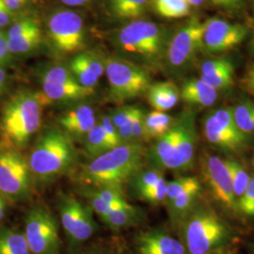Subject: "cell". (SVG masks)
<instances>
[{"instance_id": "obj_52", "label": "cell", "mask_w": 254, "mask_h": 254, "mask_svg": "<svg viewBox=\"0 0 254 254\" xmlns=\"http://www.w3.org/2000/svg\"><path fill=\"white\" fill-rule=\"evenodd\" d=\"M4 37H6V35L4 34V32H3V31H1V30H0V41H1Z\"/></svg>"}, {"instance_id": "obj_12", "label": "cell", "mask_w": 254, "mask_h": 254, "mask_svg": "<svg viewBox=\"0 0 254 254\" xmlns=\"http://www.w3.org/2000/svg\"><path fill=\"white\" fill-rule=\"evenodd\" d=\"M40 80L42 91L39 93L45 107L53 103L81 102L94 94V90L82 87L68 66L62 64L45 68L40 74Z\"/></svg>"}, {"instance_id": "obj_30", "label": "cell", "mask_w": 254, "mask_h": 254, "mask_svg": "<svg viewBox=\"0 0 254 254\" xmlns=\"http://www.w3.org/2000/svg\"><path fill=\"white\" fill-rule=\"evenodd\" d=\"M7 37V36H6ZM9 52L11 55L27 54L34 50L42 42L41 27L30 31L22 33L17 36L7 37Z\"/></svg>"}, {"instance_id": "obj_47", "label": "cell", "mask_w": 254, "mask_h": 254, "mask_svg": "<svg viewBox=\"0 0 254 254\" xmlns=\"http://www.w3.org/2000/svg\"><path fill=\"white\" fill-rule=\"evenodd\" d=\"M211 254H237V249L234 245L221 248Z\"/></svg>"}, {"instance_id": "obj_41", "label": "cell", "mask_w": 254, "mask_h": 254, "mask_svg": "<svg viewBox=\"0 0 254 254\" xmlns=\"http://www.w3.org/2000/svg\"><path fill=\"white\" fill-rule=\"evenodd\" d=\"M71 254H118L117 252L108 245L97 244V245L91 246L87 249L80 250V251H73Z\"/></svg>"}, {"instance_id": "obj_15", "label": "cell", "mask_w": 254, "mask_h": 254, "mask_svg": "<svg viewBox=\"0 0 254 254\" xmlns=\"http://www.w3.org/2000/svg\"><path fill=\"white\" fill-rule=\"evenodd\" d=\"M249 28L225 19L213 17L203 22L202 52L208 55L222 54L245 41Z\"/></svg>"}, {"instance_id": "obj_29", "label": "cell", "mask_w": 254, "mask_h": 254, "mask_svg": "<svg viewBox=\"0 0 254 254\" xmlns=\"http://www.w3.org/2000/svg\"><path fill=\"white\" fill-rule=\"evenodd\" d=\"M236 127L246 136H254V103L249 99L238 101L232 107Z\"/></svg>"}, {"instance_id": "obj_35", "label": "cell", "mask_w": 254, "mask_h": 254, "mask_svg": "<svg viewBox=\"0 0 254 254\" xmlns=\"http://www.w3.org/2000/svg\"><path fill=\"white\" fill-rule=\"evenodd\" d=\"M165 178L163 172L152 169L149 167L140 169L137 173L130 179L129 186L130 189L136 194V192L144 190L148 187L154 186L157 182Z\"/></svg>"}, {"instance_id": "obj_40", "label": "cell", "mask_w": 254, "mask_h": 254, "mask_svg": "<svg viewBox=\"0 0 254 254\" xmlns=\"http://www.w3.org/2000/svg\"><path fill=\"white\" fill-rule=\"evenodd\" d=\"M99 119L101 126L103 127V130L106 134L107 138L109 139L110 145L112 148H116L120 145H123L121 143L120 137H119L118 129L113 125L111 118L109 115H103Z\"/></svg>"}, {"instance_id": "obj_37", "label": "cell", "mask_w": 254, "mask_h": 254, "mask_svg": "<svg viewBox=\"0 0 254 254\" xmlns=\"http://www.w3.org/2000/svg\"><path fill=\"white\" fill-rule=\"evenodd\" d=\"M239 217L254 220V175L238 202Z\"/></svg>"}, {"instance_id": "obj_19", "label": "cell", "mask_w": 254, "mask_h": 254, "mask_svg": "<svg viewBox=\"0 0 254 254\" xmlns=\"http://www.w3.org/2000/svg\"><path fill=\"white\" fill-rule=\"evenodd\" d=\"M200 78L218 92L234 85L235 66L226 58L211 59L200 66Z\"/></svg>"}, {"instance_id": "obj_17", "label": "cell", "mask_w": 254, "mask_h": 254, "mask_svg": "<svg viewBox=\"0 0 254 254\" xmlns=\"http://www.w3.org/2000/svg\"><path fill=\"white\" fill-rule=\"evenodd\" d=\"M135 249L136 254H187L181 240L162 226L138 233Z\"/></svg>"}, {"instance_id": "obj_48", "label": "cell", "mask_w": 254, "mask_h": 254, "mask_svg": "<svg viewBox=\"0 0 254 254\" xmlns=\"http://www.w3.org/2000/svg\"><path fill=\"white\" fill-rule=\"evenodd\" d=\"M248 85L254 94V64L248 73Z\"/></svg>"}, {"instance_id": "obj_24", "label": "cell", "mask_w": 254, "mask_h": 254, "mask_svg": "<svg viewBox=\"0 0 254 254\" xmlns=\"http://www.w3.org/2000/svg\"><path fill=\"white\" fill-rule=\"evenodd\" d=\"M153 0H106L111 17L118 20H136L144 14Z\"/></svg>"}, {"instance_id": "obj_53", "label": "cell", "mask_w": 254, "mask_h": 254, "mask_svg": "<svg viewBox=\"0 0 254 254\" xmlns=\"http://www.w3.org/2000/svg\"><path fill=\"white\" fill-rule=\"evenodd\" d=\"M251 253H252V254H254V245L251 249Z\"/></svg>"}, {"instance_id": "obj_33", "label": "cell", "mask_w": 254, "mask_h": 254, "mask_svg": "<svg viewBox=\"0 0 254 254\" xmlns=\"http://www.w3.org/2000/svg\"><path fill=\"white\" fill-rule=\"evenodd\" d=\"M93 194L104 200L109 206L110 210L125 206L129 202L127 201L126 194L123 190L122 187L114 186H101V187H92L87 186Z\"/></svg>"}, {"instance_id": "obj_39", "label": "cell", "mask_w": 254, "mask_h": 254, "mask_svg": "<svg viewBox=\"0 0 254 254\" xmlns=\"http://www.w3.org/2000/svg\"><path fill=\"white\" fill-rule=\"evenodd\" d=\"M37 27H40V24L37 19L33 18V17H25V18L19 20L9 27V31L6 36L8 38L17 36L22 33L35 29Z\"/></svg>"}, {"instance_id": "obj_5", "label": "cell", "mask_w": 254, "mask_h": 254, "mask_svg": "<svg viewBox=\"0 0 254 254\" xmlns=\"http://www.w3.org/2000/svg\"><path fill=\"white\" fill-rule=\"evenodd\" d=\"M168 41L166 27L144 19L127 23L114 35L122 54L148 65H156L164 58Z\"/></svg>"}, {"instance_id": "obj_23", "label": "cell", "mask_w": 254, "mask_h": 254, "mask_svg": "<svg viewBox=\"0 0 254 254\" xmlns=\"http://www.w3.org/2000/svg\"><path fill=\"white\" fill-rule=\"evenodd\" d=\"M202 190H197L187 192L165 204L171 225L175 231L185 218L190 213L191 210L202 199Z\"/></svg>"}, {"instance_id": "obj_51", "label": "cell", "mask_w": 254, "mask_h": 254, "mask_svg": "<svg viewBox=\"0 0 254 254\" xmlns=\"http://www.w3.org/2000/svg\"><path fill=\"white\" fill-rule=\"evenodd\" d=\"M214 5L223 8V0H210Z\"/></svg>"}, {"instance_id": "obj_25", "label": "cell", "mask_w": 254, "mask_h": 254, "mask_svg": "<svg viewBox=\"0 0 254 254\" xmlns=\"http://www.w3.org/2000/svg\"><path fill=\"white\" fill-rule=\"evenodd\" d=\"M175 118L166 112L157 110L145 113L144 116V139L154 141L164 136L174 125Z\"/></svg>"}, {"instance_id": "obj_8", "label": "cell", "mask_w": 254, "mask_h": 254, "mask_svg": "<svg viewBox=\"0 0 254 254\" xmlns=\"http://www.w3.org/2000/svg\"><path fill=\"white\" fill-rule=\"evenodd\" d=\"M33 182L27 157L15 147L1 141L0 195L10 201L28 200Z\"/></svg>"}, {"instance_id": "obj_28", "label": "cell", "mask_w": 254, "mask_h": 254, "mask_svg": "<svg viewBox=\"0 0 254 254\" xmlns=\"http://www.w3.org/2000/svg\"><path fill=\"white\" fill-rule=\"evenodd\" d=\"M227 166L228 171L231 176L233 190L235 194L237 207L238 202L244 194L250 181H251V173H249L247 167L239 160H237L234 156H228L224 158Z\"/></svg>"}, {"instance_id": "obj_10", "label": "cell", "mask_w": 254, "mask_h": 254, "mask_svg": "<svg viewBox=\"0 0 254 254\" xmlns=\"http://www.w3.org/2000/svg\"><path fill=\"white\" fill-rule=\"evenodd\" d=\"M46 33L55 52L70 56L85 46V23L81 14L68 9H55L46 21Z\"/></svg>"}, {"instance_id": "obj_7", "label": "cell", "mask_w": 254, "mask_h": 254, "mask_svg": "<svg viewBox=\"0 0 254 254\" xmlns=\"http://www.w3.org/2000/svg\"><path fill=\"white\" fill-rule=\"evenodd\" d=\"M202 135L209 145L215 150L236 156L245 153L252 142L236 127L232 108L213 109L202 119Z\"/></svg>"}, {"instance_id": "obj_11", "label": "cell", "mask_w": 254, "mask_h": 254, "mask_svg": "<svg viewBox=\"0 0 254 254\" xmlns=\"http://www.w3.org/2000/svg\"><path fill=\"white\" fill-rule=\"evenodd\" d=\"M57 208L68 243L73 250L90 240L98 230L93 210L75 196L66 193L60 195Z\"/></svg>"}, {"instance_id": "obj_21", "label": "cell", "mask_w": 254, "mask_h": 254, "mask_svg": "<svg viewBox=\"0 0 254 254\" xmlns=\"http://www.w3.org/2000/svg\"><path fill=\"white\" fill-rule=\"evenodd\" d=\"M146 94L151 107L161 112L175 108L181 99L179 88L171 81L152 83Z\"/></svg>"}, {"instance_id": "obj_34", "label": "cell", "mask_w": 254, "mask_h": 254, "mask_svg": "<svg viewBox=\"0 0 254 254\" xmlns=\"http://www.w3.org/2000/svg\"><path fill=\"white\" fill-rule=\"evenodd\" d=\"M92 116H95L94 109L88 104H80L63 113L59 117L58 123L60 128L64 131L73 125H76Z\"/></svg>"}, {"instance_id": "obj_44", "label": "cell", "mask_w": 254, "mask_h": 254, "mask_svg": "<svg viewBox=\"0 0 254 254\" xmlns=\"http://www.w3.org/2000/svg\"><path fill=\"white\" fill-rule=\"evenodd\" d=\"M7 8L13 13L20 9H24L27 6L29 0H2Z\"/></svg>"}, {"instance_id": "obj_6", "label": "cell", "mask_w": 254, "mask_h": 254, "mask_svg": "<svg viewBox=\"0 0 254 254\" xmlns=\"http://www.w3.org/2000/svg\"><path fill=\"white\" fill-rule=\"evenodd\" d=\"M104 62L110 100L123 103L147 93L152 78L144 67L121 57H109Z\"/></svg>"}, {"instance_id": "obj_27", "label": "cell", "mask_w": 254, "mask_h": 254, "mask_svg": "<svg viewBox=\"0 0 254 254\" xmlns=\"http://www.w3.org/2000/svg\"><path fill=\"white\" fill-rule=\"evenodd\" d=\"M82 143L84 153L90 160L109 152L111 149H114L110 145L109 139L106 136L99 119L97 124L91 128V131L84 137Z\"/></svg>"}, {"instance_id": "obj_42", "label": "cell", "mask_w": 254, "mask_h": 254, "mask_svg": "<svg viewBox=\"0 0 254 254\" xmlns=\"http://www.w3.org/2000/svg\"><path fill=\"white\" fill-rule=\"evenodd\" d=\"M10 56L11 53L9 52L7 37H4L0 41V66L1 67L9 63L10 61Z\"/></svg>"}, {"instance_id": "obj_45", "label": "cell", "mask_w": 254, "mask_h": 254, "mask_svg": "<svg viewBox=\"0 0 254 254\" xmlns=\"http://www.w3.org/2000/svg\"><path fill=\"white\" fill-rule=\"evenodd\" d=\"M8 85V75L5 70L0 66V96L6 91Z\"/></svg>"}, {"instance_id": "obj_20", "label": "cell", "mask_w": 254, "mask_h": 254, "mask_svg": "<svg viewBox=\"0 0 254 254\" xmlns=\"http://www.w3.org/2000/svg\"><path fill=\"white\" fill-rule=\"evenodd\" d=\"M185 103L198 108H210L218 99L219 92L199 78H190L184 82L180 90Z\"/></svg>"}, {"instance_id": "obj_36", "label": "cell", "mask_w": 254, "mask_h": 254, "mask_svg": "<svg viewBox=\"0 0 254 254\" xmlns=\"http://www.w3.org/2000/svg\"><path fill=\"white\" fill-rule=\"evenodd\" d=\"M167 182L168 181L163 178L156 184H154V186L148 187L144 190L136 192L135 196L138 200L145 201L152 205L164 204L166 200Z\"/></svg>"}, {"instance_id": "obj_26", "label": "cell", "mask_w": 254, "mask_h": 254, "mask_svg": "<svg viewBox=\"0 0 254 254\" xmlns=\"http://www.w3.org/2000/svg\"><path fill=\"white\" fill-rule=\"evenodd\" d=\"M0 254H30L24 232L14 228L1 226Z\"/></svg>"}, {"instance_id": "obj_4", "label": "cell", "mask_w": 254, "mask_h": 254, "mask_svg": "<svg viewBox=\"0 0 254 254\" xmlns=\"http://www.w3.org/2000/svg\"><path fill=\"white\" fill-rule=\"evenodd\" d=\"M44 107L39 92L30 90L16 91L2 109V141L18 150L26 148L40 130Z\"/></svg>"}, {"instance_id": "obj_3", "label": "cell", "mask_w": 254, "mask_h": 254, "mask_svg": "<svg viewBox=\"0 0 254 254\" xmlns=\"http://www.w3.org/2000/svg\"><path fill=\"white\" fill-rule=\"evenodd\" d=\"M147 148L142 143L123 144L82 165L77 179L85 186L122 187L145 164Z\"/></svg>"}, {"instance_id": "obj_43", "label": "cell", "mask_w": 254, "mask_h": 254, "mask_svg": "<svg viewBox=\"0 0 254 254\" xmlns=\"http://www.w3.org/2000/svg\"><path fill=\"white\" fill-rule=\"evenodd\" d=\"M248 0H223V9L229 11H239L245 8Z\"/></svg>"}, {"instance_id": "obj_49", "label": "cell", "mask_w": 254, "mask_h": 254, "mask_svg": "<svg viewBox=\"0 0 254 254\" xmlns=\"http://www.w3.org/2000/svg\"><path fill=\"white\" fill-rule=\"evenodd\" d=\"M6 210H7L6 200L0 195V223L3 220L5 215H6Z\"/></svg>"}, {"instance_id": "obj_16", "label": "cell", "mask_w": 254, "mask_h": 254, "mask_svg": "<svg viewBox=\"0 0 254 254\" xmlns=\"http://www.w3.org/2000/svg\"><path fill=\"white\" fill-rule=\"evenodd\" d=\"M179 118L181 121L180 136L166 166V171L183 173L190 171L194 166L199 132L196 125V115L193 111H184Z\"/></svg>"}, {"instance_id": "obj_54", "label": "cell", "mask_w": 254, "mask_h": 254, "mask_svg": "<svg viewBox=\"0 0 254 254\" xmlns=\"http://www.w3.org/2000/svg\"><path fill=\"white\" fill-rule=\"evenodd\" d=\"M253 167H254V157H253Z\"/></svg>"}, {"instance_id": "obj_38", "label": "cell", "mask_w": 254, "mask_h": 254, "mask_svg": "<svg viewBox=\"0 0 254 254\" xmlns=\"http://www.w3.org/2000/svg\"><path fill=\"white\" fill-rule=\"evenodd\" d=\"M140 108L133 107V106H125L118 109H114L110 114V118L113 125L117 129L126 127L128 125L134 117L136 116L137 111Z\"/></svg>"}, {"instance_id": "obj_31", "label": "cell", "mask_w": 254, "mask_h": 254, "mask_svg": "<svg viewBox=\"0 0 254 254\" xmlns=\"http://www.w3.org/2000/svg\"><path fill=\"white\" fill-rule=\"evenodd\" d=\"M197 190H203V187L200 179L196 176L181 175L168 181L164 205L187 192Z\"/></svg>"}, {"instance_id": "obj_46", "label": "cell", "mask_w": 254, "mask_h": 254, "mask_svg": "<svg viewBox=\"0 0 254 254\" xmlns=\"http://www.w3.org/2000/svg\"><path fill=\"white\" fill-rule=\"evenodd\" d=\"M64 5L69 6V7H81L89 4L91 0H59Z\"/></svg>"}, {"instance_id": "obj_18", "label": "cell", "mask_w": 254, "mask_h": 254, "mask_svg": "<svg viewBox=\"0 0 254 254\" xmlns=\"http://www.w3.org/2000/svg\"><path fill=\"white\" fill-rule=\"evenodd\" d=\"M68 68L82 87L94 90L105 74V62L99 55L84 51L74 55Z\"/></svg>"}, {"instance_id": "obj_50", "label": "cell", "mask_w": 254, "mask_h": 254, "mask_svg": "<svg viewBox=\"0 0 254 254\" xmlns=\"http://www.w3.org/2000/svg\"><path fill=\"white\" fill-rule=\"evenodd\" d=\"M191 8L195 7V8H198L200 6H203L207 0H185Z\"/></svg>"}, {"instance_id": "obj_2", "label": "cell", "mask_w": 254, "mask_h": 254, "mask_svg": "<svg viewBox=\"0 0 254 254\" xmlns=\"http://www.w3.org/2000/svg\"><path fill=\"white\" fill-rule=\"evenodd\" d=\"M77 160L73 140L60 127H47L37 137L27 162L33 181L49 185L72 171Z\"/></svg>"}, {"instance_id": "obj_14", "label": "cell", "mask_w": 254, "mask_h": 254, "mask_svg": "<svg viewBox=\"0 0 254 254\" xmlns=\"http://www.w3.org/2000/svg\"><path fill=\"white\" fill-rule=\"evenodd\" d=\"M200 182L208 190L211 199L230 217L238 218V207L224 158L205 154L200 159Z\"/></svg>"}, {"instance_id": "obj_9", "label": "cell", "mask_w": 254, "mask_h": 254, "mask_svg": "<svg viewBox=\"0 0 254 254\" xmlns=\"http://www.w3.org/2000/svg\"><path fill=\"white\" fill-rule=\"evenodd\" d=\"M203 22L192 17L169 39L164 54L167 67L175 74L187 72L202 51Z\"/></svg>"}, {"instance_id": "obj_32", "label": "cell", "mask_w": 254, "mask_h": 254, "mask_svg": "<svg viewBox=\"0 0 254 254\" xmlns=\"http://www.w3.org/2000/svg\"><path fill=\"white\" fill-rule=\"evenodd\" d=\"M154 11L161 17L179 19L188 16L191 7L185 0H153Z\"/></svg>"}, {"instance_id": "obj_13", "label": "cell", "mask_w": 254, "mask_h": 254, "mask_svg": "<svg viewBox=\"0 0 254 254\" xmlns=\"http://www.w3.org/2000/svg\"><path fill=\"white\" fill-rule=\"evenodd\" d=\"M24 235L30 254H61L59 223L46 206L35 205L27 210Z\"/></svg>"}, {"instance_id": "obj_22", "label": "cell", "mask_w": 254, "mask_h": 254, "mask_svg": "<svg viewBox=\"0 0 254 254\" xmlns=\"http://www.w3.org/2000/svg\"><path fill=\"white\" fill-rule=\"evenodd\" d=\"M143 218L142 209L128 203L125 206L110 210L101 220L111 231L121 232L140 224Z\"/></svg>"}, {"instance_id": "obj_1", "label": "cell", "mask_w": 254, "mask_h": 254, "mask_svg": "<svg viewBox=\"0 0 254 254\" xmlns=\"http://www.w3.org/2000/svg\"><path fill=\"white\" fill-rule=\"evenodd\" d=\"M187 254H211L234 245L236 232L203 198L176 229Z\"/></svg>"}]
</instances>
